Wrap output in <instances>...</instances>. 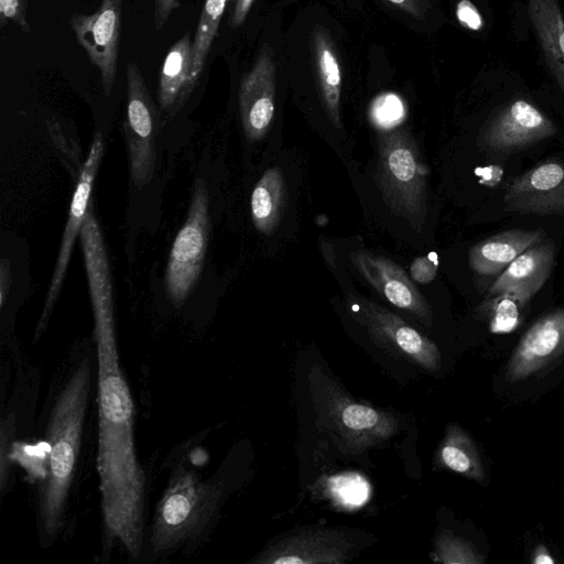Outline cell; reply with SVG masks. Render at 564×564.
<instances>
[{"label":"cell","instance_id":"obj_12","mask_svg":"<svg viewBox=\"0 0 564 564\" xmlns=\"http://www.w3.org/2000/svg\"><path fill=\"white\" fill-rule=\"evenodd\" d=\"M276 67L270 46L263 45L239 85V110L246 138L260 140L274 115Z\"/></svg>","mask_w":564,"mask_h":564},{"label":"cell","instance_id":"obj_21","mask_svg":"<svg viewBox=\"0 0 564 564\" xmlns=\"http://www.w3.org/2000/svg\"><path fill=\"white\" fill-rule=\"evenodd\" d=\"M330 422L344 435L365 438L371 443L392 434L395 427L393 419L375 409L351 402L347 399H335L328 406Z\"/></svg>","mask_w":564,"mask_h":564},{"label":"cell","instance_id":"obj_36","mask_svg":"<svg viewBox=\"0 0 564 564\" xmlns=\"http://www.w3.org/2000/svg\"><path fill=\"white\" fill-rule=\"evenodd\" d=\"M533 563H535V564H553L554 558L544 549H541L534 555Z\"/></svg>","mask_w":564,"mask_h":564},{"label":"cell","instance_id":"obj_16","mask_svg":"<svg viewBox=\"0 0 564 564\" xmlns=\"http://www.w3.org/2000/svg\"><path fill=\"white\" fill-rule=\"evenodd\" d=\"M347 544L330 530L304 531L281 540L254 562L270 564H307L345 562Z\"/></svg>","mask_w":564,"mask_h":564},{"label":"cell","instance_id":"obj_28","mask_svg":"<svg viewBox=\"0 0 564 564\" xmlns=\"http://www.w3.org/2000/svg\"><path fill=\"white\" fill-rule=\"evenodd\" d=\"M437 561L444 563L475 564L481 563L482 558L464 541L451 536L442 535L437 540Z\"/></svg>","mask_w":564,"mask_h":564},{"label":"cell","instance_id":"obj_35","mask_svg":"<svg viewBox=\"0 0 564 564\" xmlns=\"http://www.w3.org/2000/svg\"><path fill=\"white\" fill-rule=\"evenodd\" d=\"M253 2H254V0H237L236 1V6H235L231 21H230V25L232 28H238L245 22Z\"/></svg>","mask_w":564,"mask_h":564},{"label":"cell","instance_id":"obj_18","mask_svg":"<svg viewBox=\"0 0 564 564\" xmlns=\"http://www.w3.org/2000/svg\"><path fill=\"white\" fill-rule=\"evenodd\" d=\"M546 65L564 94V13L558 0H527Z\"/></svg>","mask_w":564,"mask_h":564},{"label":"cell","instance_id":"obj_4","mask_svg":"<svg viewBox=\"0 0 564 564\" xmlns=\"http://www.w3.org/2000/svg\"><path fill=\"white\" fill-rule=\"evenodd\" d=\"M425 170L411 133L395 127L379 137L376 182L397 216L421 231L426 216Z\"/></svg>","mask_w":564,"mask_h":564},{"label":"cell","instance_id":"obj_32","mask_svg":"<svg viewBox=\"0 0 564 564\" xmlns=\"http://www.w3.org/2000/svg\"><path fill=\"white\" fill-rule=\"evenodd\" d=\"M458 21L468 29L476 30L481 25V19L475 7L467 0H462L456 10Z\"/></svg>","mask_w":564,"mask_h":564},{"label":"cell","instance_id":"obj_14","mask_svg":"<svg viewBox=\"0 0 564 564\" xmlns=\"http://www.w3.org/2000/svg\"><path fill=\"white\" fill-rule=\"evenodd\" d=\"M564 352V308L556 310L535 322L514 349L507 379L524 380L542 370Z\"/></svg>","mask_w":564,"mask_h":564},{"label":"cell","instance_id":"obj_17","mask_svg":"<svg viewBox=\"0 0 564 564\" xmlns=\"http://www.w3.org/2000/svg\"><path fill=\"white\" fill-rule=\"evenodd\" d=\"M544 238L542 230L511 229L475 243L468 252L469 267L481 275L502 272L517 257Z\"/></svg>","mask_w":564,"mask_h":564},{"label":"cell","instance_id":"obj_13","mask_svg":"<svg viewBox=\"0 0 564 564\" xmlns=\"http://www.w3.org/2000/svg\"><path fill=\"white\" fill-rule=\"evenodd\" d=\"M350 260L364 279L390 304L412 314L423 324L431 325L429 303L401 267L386 257L365 250L352 252Z\"/></svg>","mask_w":564,"mask_h":564},{"label":"cell","instance_id":"obj_9","mask_svg":"<svg viewBox=\"0 0 564 564\" xmlns=\"http://www.w3.org/2000/svg\"><path fill=\"white\" fill-rule=\"evenodd\" d=\"M102 155L104 140L101 133L97 132L94 135L88 156L84 162L73 194L68 218L63 232L55 270L52 275L44 307L36 326L35 338H39L40 335L45 329L48 318L56 303V300L59 295L75 239L77 235L80 234L84 220L89 210L93 186L95 183L97 172L99 170Z\"/></svg>","mask_w":564,"mask_h":564},{"label":"cell","instance_id":"obj_2","mask_svg":"<svg viewBox=\"0 0 564 564\" xmlns=\"http://www.w3.org/2000/svg\"><path fill=\"white\" fill-rule=\"evenodd\" d=\"M90 375V360L85 358L67 380L50 415V471L40 502L43 528L50 535L56 534L63 522L66 498L79 454Z\"/></svg>","mask_w":564,"mask_h":564},{"label":"cell","instance_id":"obj_27","mask_svg":"<svg viewBox=\"0 0 564 564\" xmlns=\"http://www.w3.org/2000/svg\"><path fill=\"white\" fill-rule=\"evenodd\" d=\"M369 116L376 127L383 131L390 130L402 122L405 116V106L397 94L384 93L372 100Z\"/></svg>","mask_w":564,"mask_h":564},{"label":"cell","instance_id":"obj_7","mask_svg":"<svg viewBox=\"0 0 564 564\" xmlns=\"http://www.w3.org/2000/svg\"><path fill=\"white\" fill-rule=\"evenodd\" d=\"M347 302L355 319L378 343L426 370L440 369L441 354L436 345L398 315L359 296L350 295Z\"/></svg>","mask_w":564,"mask_h":564},{"label":"cell","instance_id":"obj_24","mask_svg":"<svg viewBox=\"0 0 564 564\" xmlns=\"http://www.w3.org/2000/svg\"><path fill=\"white\" fill-rule=\"evenodd\" d=\"M227 0H206L192 42L189 90L193 91L217 34Z\"/></svg>","mask_w":564,"mask_h":564},{"label":"cell","instance_id":"obj_19","mask_svg":"<svg viewBox=\"0 0 564 564\" xmlns=\"http://www.w3.org/2000/svg\"><path fill=\"white\" fill-rule=\"evenodd\" d=\"M191 64L192 42L187 31L167 51L159 76L158 100L166 115L176 113L191 95Z\"/></svg>","mask_w":564,"mask_h":564},{"label":"cell","instance_id":"obj_5","mask_svg":"<svg viewBox=\"0 0 564 564\" xmlns=\"http://www.w3.org/2000/svg\"><path fill=\"white\" fill-rule=\"evenodd\" d=\"M208 193L205 182L198 178L187 218L177 232L167 260L165 290L175 306L191 294L202 272L209 236Z\"/></svg>","mask_w":564,"mask_h":564},{"label":"cell","instance_id":"obj_23","mask_svg":"<svg viewBox=\"0 0 564 564\" xmlns=\"http://www.w3.org/2000/svg\"><path fill=\"white\" fill-rule=\"evenodd\" d=\"M443 464L468 478L482 480L485 477L482 464L477 448L467 434L456 425L447 429L441 447Z\"/></svg>","mask_w":564,"mask_h":564},{"label":"cell","instance_id":"obj_26","mask_svg":"<svg viewBox=\"0 0 564 564\" xmlns=\"http://www.w3.org/2000/svg\"><path fill=\"white\" fill-rule=\"evenodd\" d=\"M489 300L491 310L490 330L495 334L513 332L520 323L522 303L508 293Z\"/></svg>","mask_w":564,"mask_h":564},{"label":"cell","instance_id":"obj_33","mask_svg":"<svg viewBox=\"0 0 564 564\" xmlns=\"http://www.w3.org/2000/svg\"><path fill=\"white\" fill-rule=\"evenodd\" d=\"M180 7V0H154V24L155 29H162L172 12Z\"/></svg>","mask_w":564,"mask_h":564},{"label":"cell","instance_id":"obj_20","mask_svg":"<svg viewBox=\"0 0 564 564\" xmlns=\"http://www.w3.org/2000/svg\"><path fill=\"white\" fill-rule=\"evenodd\" d=\"M312 48L323 106L332 123L341 128V68L334 42L322 28L312 34Z\"/></svg>","mask_w":564,"mask_h":564},{"label":"cell","instance_id":"obj_34","mask_svg":"<svg viewBox=\"0 0 564 564\" xmlns=\"http://www.w3.org/2000/svg\"><path fill=\"white\" fill-rule=\"evenodd\" d=\"M11 284V268L10 261L6 258L1 260L0 264V307L6 304Z\"/></svg>","mask_w":564,"mask_h":564},{"label":"cell","instance_id":"obj_3","mask_svg":"<svg viewBox=\"0 0 564 564\" xmlns=\"http://www.w3.org/2000/svg\"><path fill=\"white\" fill-rule=\"evenodd\" d=\"M223 480H205L180 467L172 477L153 517L150 543L155 552L172 551L204 531L220 507Z\"/></svg>","mask_w":564,"mask_h":564},{"label":"cell","instance_id":"obj_10","mask_svg":"<svg viewBox=\"0 0 564 564\" xmlns=\"http://www.w3.org/2000/svg\"><path fill=\"white\" fill-rule=\"evenodd\" d=\"M556 131L554 122L539 108L517 99L490 119L481 141L489 152L510 153L551 138Z\"/></svg>","mask_w":564,"mask_h":564},{"label":"cell","instance_id":"obj_15","mask_svg":"<svg viewBox=\"0 0 564 564\" xmlns=\"http://www.w3.org/2000/svg\"><path fill=\"white\" fill-rule=\"evenodd\" d=\"M554 264L552 242L541 241L517 257L496 279L488 297L511 294L524 306L540 291Z\"/></svg>","mask_w":564,"mask_h":564},{"label":"cell","instance_id":"obj_8","mask_svg":"<svg viewBox=\"0 0 564 564\" xmlns=\"http://www.w3.org/2000/svg\"><path fill=\"white\" fill-rule=\"evenodd\" d=\"M122 3L102 0L94 13H73L68 19L78 44L100 73L106 96L111 94L117 77Z\"/></svg>","mask_w":564,"mask_h":564},{"label":"cell","instance_id":"obj_6","mask_svg":"<svg viewBox=\"0 0 564 564\" xmlns=\"http://www.w3.org/2000/svg\"><path fill=\"white\" fill-rule=\"evenodd\" d=\"M159 118L155 104L137 64H127V118L124 132L128 142L131 177L139 188L153 176L155 154L154 137Z\"/></svg>","mask_w":564,"mask_h":564},{"label":"cell","instance_id":"obj_30","mask_svg":"<svg viewBox=\"0 0 564 564\" xmlns=\"http://www.w3.org/2000/svg\"><path fill=\"white\" fill-rule=\"evenodd\" d=\"M437 265V257L434 253L419 257L410 267L411 278L422 284L430 283L436 276Z\"/></svg>","mask_w":564,"mask_h":564},{"label":"cell","instance_id":"obj_29","mask_svg":"<svg viewBox=\"0 0 564 564\" xmlns=\"http://www.w3.org/2000/svg\"><path fill=\"white\" fill-rule=\"evenodd\" d=\"M29 0H0V28L9 22L14 23L23 32L29 33L31 25L28 21Z\"/></svg>","mask_w":564,"mask_h":564},{"label":"cell","instance_id":"obj_25","mask_svg":"<svg viewBox=\"0 0 564 564\" xmlns=\"http://www.w3.org/2000/svg\"><path fill=\"white\" fill-rule=\"evenodd\" d=\"M328 489L336 502L346 508L364 505L369 497V485L358 474L337 475L328 480Z\"/></svg>","mask_w":564,"mask_h":564},{"label":"cell","instance_id":"obj_31","mask_svg":"<svg viewBox=\"0 0 564 564\" xmlns=\"http://www.w3.org/2000/svg\"><path fill=\"white\" fill-rule=\"evenodd\" d=\"M414 19H424L431 9L432 0H384Z\"/></svg>","mask_w":564,"mask_h":564},{"label":"cell","instance_id":"obj_1","mask_svg":"<svg viewBox=\"0 0 564 564\" xmlns=\"http://www.w3.org/2000/svg\"><path fill=\"white\" fill-rule=\"evenodd\" d=\"M98 456L104 521L134 557L143 542L144 475L133 436V401L120 367L115 322L96 323Z\"/></svg>","mask_w":564,"mask_h":564},{"label":"cell","instance_id":"obj_22","mask_svg":"<svg viewBox=\"0 0 564 564\" xmlns=\"http://www.w3.org/2000/svg\"><path fill=\"white\" fill-rule=\"evenodd\" d=\"M284 204V178L281 170L274 166L264 172L251 194V218L257 230L271 234L280 223Z\"/></svg>","mask_w":564,"mask_h":564},{"label":"cell","instance_id":"obj_11","mask_svg":"<svg viewBox=\"0 0 564 564\" xmlns=\"http://www.w3.org/2000/svg\"><path fill=\"white\" fill-rule=\"evenodd\" d=\"M503 204L509 212L564 216V163L546 161L516 177Z\"/></svg>","mask_w":564,"mask_h":564}]
</instances>
